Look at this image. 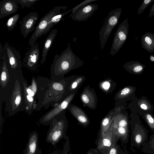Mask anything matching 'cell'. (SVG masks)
<instances>
[{"mask_svg":"<svg viewBox=\"0 0 154 154\" xmlns=\"http://www.w3.org/2000/svg\"><path fill=\"white\" fill-rule=\"evenodd\" d=\"M10 72V79L7 86L0 91L1 102L5 103V109L9 116L26 108L23 84L25 79L22 73Z\"/></svg>","mask_w":154,"mask_h":154,"instance_id":"obj_1","label":"cell"},{"mask_svg":"<svg viewBox=\"0 0 154 154\" xmlns=\"http://www.w3.org/2000/svg\"><path fill=\"white\" fill-rule=\"evenodd\" d=\"M37 90L35 95L38 100L35 109L40 111L42 108L47 109L51 106H57L63 100L64 87L62 81L38 77L35 80Z\"/></svg>","mask_w":154,"mask_h":154,"instance_id":"obj_2","label":"cell"},{"mask_svg":"<svg viewBox=\"0 0 154 154\" xmlns=\"http://www.w3.org/2000/svg\"><path fill=\"white\" fill-rule=\"evenodd\" d=\"M82 60L72 51L70 44L59 55L56 54L50 67L51 79L59 81L60 76L69 70L82 65Z\"/></svg>","mask_w":154,"mask_h":154,"instance_id":"obj_3","label":"cell"},{"mask_svg":"<svg viewBox=\"0 0 154 154\" xmlns=\"http://www.w3.org/2000/svg\"><path fill=\"white\" fill-rule=\"evenodd\" d=\"M67 7L64 6L55 7L40 19L29 40V44L31 47L35 45V41L38 38L42 35L46 34L64 15L72 11V10L70 9L63 13H60L61 10L65 11Z\"/></svg>","mask_w":154,"mask_h":154,"instance_id":"obj_4","label":"cell"},{"mask_svg":"<svg viewBox=\"0 0 154 154\" xmlns=\"http://www.w3.org/2000/svg\"><path fill=\"white\" fill-rule=\"evenodd\" d=\"M61 113L55 116L51 121L47 134L46 142L54 146L63 138L68 139L66 134L67 124L61 116Z\"/></svg>","mask_w":154,"mask_h":154,"instance_id":"obj_5","label":"cell"},{"mask_svg":"<svg viewBox=\"0 0 154 154\" xmlns=\"http://www.w3.org/2000/svg\"><path fill=\"white\" fill-rule=\"evenodd\" d=\"M130 124L131 127V145L138 149L146 143L148 139L147 130L141 122L137 114H131Z\"/></svg>","mask_w":154,"mask_h":154,"instance_id":"obj_6","label":"cell"},{"mask_svg":"<svg viewBox=\"0 0 154 154\" xmlns=\"http://www.w3.org/2000/svg\"><path fill=\"white\" fill-rule=\"evenodd\" d=\"M122 13V8H119L109 12L99 33L101 51L103 48L112 30L117 24Z\"/></svg>","mask_w":154,"mask_h":154,"instance_id":"obj_7","label":"cell"},{"mask_svg":"<svg viewBox=\"0 0 154 154\" xmlns=\"http://www.w3.org/2000/svg\"><path fill=\"white\" fill-rule=\"evenodd\" d=\"M128 27L127 17L119 25L115 33L110 54L114 55L125 42L128 37Z\"/></svg>","mask_w":154,"mask_h":154,"instance_id":"obj_8","label":"cell"},{"mask_svg":"<svg viewBox=\"0 0 154 154\" xmlns=\"http://www.w3.org/2000/svg\"><path fill=\"white\" fill-rule=\"evenodd\" d=\"M10 71L12 73H22V64L19 53L8 44L5 43L4 46Z\"/></svg>","mask_w":154,"mask_h":154,"instance_id":"obj_9","label":"cell"},{"mask_svg":"<svg viewBox=\"0 0 154 154\" xmlns=\"http://www.w3.org/2000/svg\"><path fill=\"white\" fill-rule=\"evenodd\" d=\"M74 94L67 96L59 104L46 113L41 117L39 123L43 125H47L49 124L52 120L56 116L60 114L68 106L74 97Z\"/></svg>","mask_w":154,"mask_h":154,"instance_id":"obj_10","label":"cell"},{"mask_svg":"<svg viewBox=\"0 0 154 154\" xmlns=\"http://www.w3.org/2000/svg\"><path fill=\"white\" fill-rule=\"evenodd\" d=\"M39 17L37 12H31L24 17L20 21V29L24 38L35 29V26Z\"/></svg>","mask_w":154,"mask_h":154,"instance_id":"obj_11","label":"cell"},{"mask_svg":"<svg viewBox=\"0 0 154 154\" xmlns=\"http://www.w3.org/2000/svg\"><path fill=\"white\" fill-rule=\"evenodd\" d=\"M40 50L37 44L31 47L26 52L23 60L22 64L30 70H34L36 67L38 63Z\"/></svg>","mask_w":154,"mask_h":154,"instance_id":"obj_12","label":"cell"},{"mask_svg":"<svg viewBox=\"0 0 154 154\" xmlns=\"http://www.w3.org/2000/svg\"><path fill=\"white\" fill-rule=\"evenodd\" d=\"M97 4H88L77 10L71 17L78 22L87 20L98 8Z\"/></svg>","mask_w":154,"mask_h":154,"instance_id":"obj_13","label":"cell"},{"mask_svg":"<svg viewBox=\"0 0 154 154\" xmlns=\"http://www.w3.org/2000/svg\"><path fill=\"white\" fill-rule=\"evenodd\" d=\"M133 100V113H139L143 112L152 113L153 106L146 97L143 96L139 99L135 97Z\"/></svg>","mask_w":154,"mask_h":154,"instance_id":"obj_14","label":"cell"},{"mask_svg":"<svg viewBox=\"0 0 154 154\" xmlns=\"http://www.w3.org/2000/svg\"><path fill=\"white\" fill-rule=\"evenodd\" d=\"M4 50L2 57L0 60V91L4 90L7 86L9 81L10 76V72L6 55L4 49Z\"/></svg>","mask_w":154,"mask_h":154,"instance_id":"obj_15","label":"cell"},{"mask_svg":"<svg viewBox=\"0 0 154 154\" xmlns=\"http://www.w3.org/2000/svg\"><path fill=\"white\" fill-rule=\"evenodd\" d=\"M19 8L17 0H4L0 2V19L14 14Z\"/></svg>","mask_w":154,"mask_h":154,"instance_id":"obj_16","label":"cell"},{"mask_svg":"<svg viewBox=\"0 0 154 154\" xmlns=\"http://www.w3.org/2000/svg\"><path fill=\"white\" fill-rule=\"evenodd\" d=\"M113 123L106 132L103 136L100 137L98 141V148L100 149H109L114 142L116 136L113 131Z\"/></svg>","mask_w":154,"mask_h":154,"instance_id":"obj_17","label":"cell"},{"mask_svg":"<svg viewBox=\"0 0 154 154\" xmlns=\"http://www.w3.org/2000/svg\"><path fill=\"white\" fill-rule=\"evenodd\" d=\"M38 135L36 131L30 133L23 154H35L38 148Z\"/></svg>","mask_w":154,"mask_h":154,"instance_id":"obj_18","label":"cell"},{"mask_svg":"<svg viewBox=\"0 0 154 154\" xmlns=\"http://www.w3.org/2000/svg\"><path fill=\"white\" fill-rule=\"evenodd\" d=\"M57 32V29H52L46 38L42 51L41 63L43 64L45 62L48 51L51 46Z\"/></svg>","mask_w":154,"mask_h":154,"instance_id":"obj_19","label":"cell"},{"mask_svg":"<svg viewBox=\"0 0 154 154\" xmlns=\"http://www.w3.org/2000/svg\"><path fill=\"white\" fill-rule=\"evenodd\" d=\"M141 43L142 48L149 53L154 52V34L146 32L141 38Z\"/></svg>","mask_w":154,"mask_h":154,"instance_id":"obj_20","label":"cell"},{"mask_svg":"<svg viewBox=\"0 0 154 154\" xmlns=\"http://www.w3.org/2000/svg\"><path fill=\"white\" fill-rule=\"evenodd\" d=\"M146 67L144 64L134 60L126 62L123 65L124 68L128 72L135 75L143 74Z\"/></svg>","mask_w":154,"mask_h":154,"instance_id":"obj_21","label":"cell"},{"mask_svg":"<svg viewBox=\"0 0 154 154\" xmlns=\"http://www.w3.org/2000/svg\"><path fill=\"white\" fill-rule=\"evenodd\" d=\"M113 131L116 137L120 138L124 143L128 142L129 137L128 127H113Z\"/></svg>","mask_w":154,"mask_h":154,"instance_id":"obj_22","label":"cell"},{"mask_svg":"<svg viewBox=\"0 0 154 154\" xmlns=\"http://www.w3.org/2000/svg\"><path fill=\"white\" fill-rule=\"evenodd\" d=\"M136 88L132 86H129L122 89L118 93L117 97L119 99L129 97L133 99L135 97Z\"/></svg>","mask_w":154,"mask_h":154,"instance_id":"obj_23","label":"cell"},{"mask_svg":"<svg viewBox=\"0 0 154 154\" xmlns=\"http://www.w3.org/2000/svg\"><path fill=\"white\" fill-rule=\"evenodd\" d=\"M72 114L81 123L84 125H87L88 121L85 113L79 108L76 107H72L70 109Z\"/></svg>","mask_w":154,"mask_h":154,"instance_id":"obj_24","label":"cell"},{"mask_svg":"<svg viewBox=\"0 0 154 154\" xmlns=\"http://www.w3.org/2000/svg\"><path fill=\"white\" fill-rule=\"evenodd\" d=\"M142 147V151L143 152L154 154V132L150 136L149 140Z\"/></svg>","mask_w":154,"mask_h":154,"instance_id":"obj_25","label":"cell"},{"mask_svg":"<svg viewBox=\"0 0 154 154\" xmlns=\"http://www.w3.org/2000/svg\"><path fill=\"white\" fill-rule=\"evenodd\" d=\"M139 114L146 122L151 130L154 132V116L152 113L143 112Z\"/></svg>","mask_w":154,"mask_h":154,"instance_id":"obj_26","label":"cell"},{"mask_svg":"<svg viewBox=\"0 0 154 154\" xmlns=\"http://www.w3.org/2000/svg\"><path fill=\"white\" fill-rule=\"evenodd\" d=\"M20 17L19 14H16L10 17L7 21L5 26L9 31L13 30L15 27Z\"/></svg>","mask_w":154,"mask_h":154,"instance_id":"obj_27","label":"cell"},{"mask_svg":"<svg viewBox=\"0 0 154 154\" xmlns=\"http://www.w3.org/2000/svg\"><path fill=\"white\" fill-rule=\"evenodd\" d=\"M111 125L110 117H106L103 120L101 125L100 137L103 135L106 132Z\"/></svg>","mask_w":154,"mask_h":154,"instance_id":"obj_28","label":"cell"},{"mask_svg":"<svg viewBox=\"0 0 154 154\" xmlns=\"http://www.w3.org/2000/svg\"><path fill=\"white\" fill-rule=\"evenodd\" d=\"M121 127H128V121L127 117H124L116 120L113 124L114 128Z\"/></svg>","mask_w":154,"mask_h":154,"instance_id":"obj_29","label":"cell"},{"mask_svg":"<svg viewBox=\"0 0 154 154\" xmlns=\"http://www.w3.org/2000/svg\"><path fill=\"white\" fill-rule=\"evenodd\" d=\"M39 0H17V4L20 5L21 8H30Z\"/></svg>","mask_w":154,"mask_h":154,"instance_id":"obj_30","label":"cell"},{"mask_svg":"<svg viewBox=\"0 0 154 154\" xmlns=\"http://www.w3.org/2000/svg\"><path fill=\"white\" fill-rule=\"evenodd\" d=\"M154 0H144L140 5L137 11V14L140 15L147 8Z\"/></svg>","mask_w":154,"mask_h":154,"instance_id":"obj_31","label":"cell"},{"mask_svg":"<svg viewBox=\"0 0 154 154\" xmlns=\"http://www.w3.org/2000/svg\"><path fill=\"white\" fill-rule=\"evenodd\" d=\"M97 0H85L84 1L80 4L72 8V11L71 14L69 16L68 18L71 17L75 11L79 8L82 7L85 5L89 4L91 2H95Z\"/></svg>","mask_w":154,"mask_h":154,"instance_id":"obj_32","label":"cell"},{"mask_svg":"<svg viewBox=\"0 0 154 154\" xmlns=\"http://www.w3.org/2000/svg\"><path fill=\"white\" fill-rule=\"evenodd\" d=\"M88 93H84L81 96V99L82 101L85 104L88 105L90 102H91L90 100H93V97L91 98V96L89 95Z\"/></svg>","mask_w":154,"mask_h":154,"instance_id":"obj_33","label":"cell"},{"mask_svg":"<svg viewBox=\"0 0 154 154\" xmlns=\"http://www.w3.org/2000/svg\"><path fill=\"white\" fill-rule=\"evenodd\" d=\"M70 150L69 141L68 139L66 140L63 146L62 154H68ZM69 154H71L70 152Z\"/></svg>","mask_w":154,"mask_h":154,"instance_id":"obj_34","label":"cell"},{"mask_svg":"<svg viewBox=\"0 0 154 154\" xmlns=\"http://www.w3.org/2000/svg\"><path fill=\"white\" fill-rule=\"evenodd\" d=\"M34 93L35 95L37 92V84L35 78L33 77L31 85L28 87Z\"/></svg>","mask_w":154,"mask_h":154,"instance_id":"obj_35","label":"cell"},{"mask_svg":"<svg viewBox=\"0 0 154 154\" xmlns=\"http://www.w3.org/2000/svg\"><path fill=\"white\" fill-rule=\"evenodd\" d=\"M118 146L116 145L114 142L109 149V152L107 154H118Z\"/></svg>","mask_w":154,"mask_h":154,"instance_id":"obj_36","label":"cell"},{"mask_svg":"<svg viewBox=\"0 0 154 154\" xmlns=\"http://www.w3.org/2000/svg\"><path fill=\"white\" fill-rule=\"evenodd\" d=\"M82 80V78H79L76 81L74 82L71 85V88L72 89H74L75 88L78 84L80 83Z\"/></svg>","mask_w":154,"mask_h":154,"instance_id":"obj_37","label":"cell"},{"mask_svg":"<svg viewBox=\"0 0 154 154\" xmlns=\"http://www.w3.org/2000/svg\"><path fill=\"white\" fill-rule=\"evenodd\" d=\"M154 15V3L152 6L149 11V13L148 17V18H150Z\"/></svg>","mask_w":154,"mask_h":154,"instance_id":"obj_38","label":"cell"},{"mask_svg":"<svg viewBox=\"0 0 154 154\" xmlns=\"http://www.w3.org/2000/svg\"><path fill=\"white\" fill-rule=\"evenodd\" d=\"M4 48H3L2 46L1 43H0V59H1L2 57L3 52H4Z\"/></svg>","mask_w":154,"mask_h":154,"instance_id":"obj_39","label":"cell"},{"mask_svg":"<svg viewBox=\"0 0 154 154\" xmlns=\"http://www.w3.org/2000/svg\"><path fill=\"white\" fill-rule=\"evenodd\" d=\"M110 86L109 83L107 82H104L103 85V87L105 89H108Z\"/></svg>","mask_w":154,"mask_h":154,"instance_id":"obj_40","label":"cell"},{"mask_svg":"<svg viewBox=\"0 0 154 154\" xmlns=\"http://www.w3.org/2000/svg\"><path fill=\"white\" fill-rule=\"evenodd\" d=\"M35 154H42V149L38 148Z\"/></svg>","mask_w":154,"mask_h":154,"instance_id":"obj_41","label":"cell"},{"mask_svg":"<svg viewBox=\"0 0 154 154\" xmlns=\"http://www.w3.org/2000/svg\"><path fill=\"white\" fill-rule=\"evenodd\" d=\"M48 154H59V152L57 150L54 151L52 153Z\"/></svg>","mask_w":154,"mask_h":154,"instance_id":"obj_42","label":"cell"},{"mask_svg":"<svg viewBox=\"0 0 154 154\" xmlns=\"http://www.w3.org/2000/svg\"><path fill=\"white\" fill-rule=\"evenodd\" d=\"M88 154H93L91 152H89L88 153Z\"/></svg>","mask_w":154,"mask_h":154,"instance_id":"obj_43","label":"cell"}]
</instances>
